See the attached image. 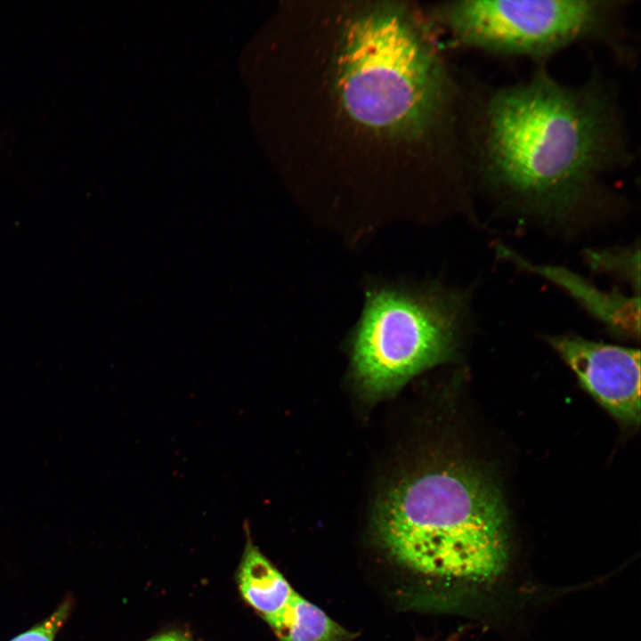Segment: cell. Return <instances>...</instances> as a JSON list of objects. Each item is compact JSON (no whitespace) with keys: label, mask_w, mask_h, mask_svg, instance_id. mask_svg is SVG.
Returning <instances> with one entry per match:
<instances>
[{"label":"cell","mask_w":641,"mask_h":641,"mask_svg":"<svg viewBox=\"0 0 641 641\" xmlns=\"http://www.w3.org/2000/svg\"><path fill=\"white\" fill-rule=\"evenodd\" d=\"M463 313L461 298L434 288L369 289L351 339L352 370L360 388L370 397L384 396L449 360Z\"/></svg>","instance_id":"277c9868"},{"label":"cell","mask_w":641,"mask_h":641,"mask_svg":"<svg viewBox=\"0 0 641 641\" xmlns=\"http://www.w3.org/2000/svg\"><path fill=\"white\" fill-rule=\"evenodd\" d=\"M622 8L620 1L604 0H468L449 4L443 17L464 46L541 58L612 36Z\"/></svg>","instance_id":"5b68a950"},{"label":"cell","mask_w":641,"mask_h":641,"mask_svg":"<svg viewBox=\"0 0 641 641\" xmlns=\"http://www.w3.org/2000/svg\"><path fill=\"white\" fill-rule=\"evenodd\" d=\"M240 592L264 620L281 611L297 593L247 535L238 573Z\"/></svg>","instance_id":"ba28073f"},{"label":"cell","mask_w":641,"mask_h":641,"mask_svg":"<svg viewBox=\"0 0 641 641\" xmlns=\"http://www.w3.org/2000/svg\"><path fill=\"white\" fill-rule=\"evenodd\" d=\"M588 256L593 267L621 272L634 283L639 282V273L635 272V270L639 272V264H635V258L639 257L634 251H591Z\"/></svg>","instance_id":"30bf717a"},{"label":"cell","mask_w":641,"mask_h":641,"mask_svg":"<svg viewBox=\"0 0 641 641\" xmlns=\"http://www.w3.org/2000/svg\"><path fill=\"white\" fill-rule=\"evenodd\" d=\"M373 530L387 558L425 584L493 580L507 561L502 500L485 478L460 467H434L392 486Z\"/></svg>","instance_id":"7a4b0ae2"},{"label":"cell","mask_w":641,"mask_h":641,"mask_svg":"<svg viewBox=\"0 0 641 641\" xmlns=\"http://www.w3.org/2000/svg\"><path fill=\"white\" fill-rule=\"evenodd\" d=\"M337 70L344 108L371 129L421 133L444 102L442 65L410 19L397 8L374 7L350 20Z\"/></svg>","instance_id":"3957f363"},{"label":"cell","mask_w":641,"mask_h":641,"mask_svg":"<svg viewBox=\"0 0 641 641\" xmlns=\"http://www.w3.org/2000/svg\"><path fill=\"white\" fill-rule=\"evenodd\" d=\"M498 249L503 256L511 259L521 268L536 272L566 290L614 333L627 337H638L640 313L638 297L625 296L618 292L602 291L565 268L553 265H534L507 248L499 247Z\"/></svg>","instance_id":"52a82bcc"},{"label":"cell","mask_w":641,"mask_h":641,"mask_svg":"<svg viewBox=\"0 0 641 641\" xmlns=\"http://www.w3.org/2000/svg\"><path fill=\"white\" fill-rule=\"evenodd\" d=\"M475 129V162L484 183L540 215L573 211L597 180L628 157L611 94L593 82L563 85L541 69L486 95Z\"/></svg>","instance_id":"6da1fadb"},{"label":"cell","mask_w":641,"mask_h":641,"mask_svg":"<svg viewBox=\"0 0 641 641\" xmlns=\"http://www.w3.org/2000/svg\"><path fill=\"white\" fill-rule=\"evenodd\" d=\"M546 340L569 365L582 386L612 415L625 424H639V350L575 335L551 336Z\"/></svg>","instance_id":"8992f818"},{"label":"cell","mask_w":641,"mask_h":641,"mask_svg":"<svg viewBox=\"0 0 641 641\" xmlns=\"http://www.w3.org/2000/svg\"><path fill=\"white\" fill-rule=\"evenodd\" d=\"M146 641H192L185 635L179 632H168L155 636Z\"/></svg>","instance_id":"7c38bea8"},{"label":"cell","mask_w":641,"mask_h":641,"mask_svg":"<svg viewBox=\"0 0 641 641\" xmlns=\"http://www.w3.org/2000/svg\"><path fill=\"white\" fill-rule=\"evenodd\" d=\"M265 621L280 641H347L350 637L345 629L298 593Z\"/></svg>","instance_id":"9c48e42d"},{"label":"cell","mask_w":641,"mask_h":641,"mask_svg":"<svg viewBox=\"0 0 641 641\" xmlns=\"http://www.w3.org/2000/svg\"><path fill=\"white\" fill-rule=\"evenodd\" d=\"M70 609L71 600L69 598L63 601L45 621L10 641H53L57 632L68 618Z\"/></svg>","instance_id":"8fae6325"}]
</instances>
